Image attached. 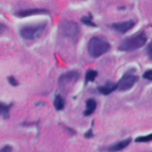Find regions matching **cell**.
<instances>
[{
    "mask_svg": "<svg viewBox=\"0 0 152 152\" xmlns=\"http://www.w3.org/2000/svg\"><path fill=\"white\" fill-rule=\"evenodd\" d=\"M49 13V10L45 8H28L25 10H21L17 11L16 15L19 17H26V16H34V15H43Z\"/></svg>",
    "mask_w": 152,
    "mask_h": 152,
    "instance_id": "8",
    "label": "cell"
},
{
    "mask_svg": "<svg viewBox=\"0 0 152 152\" xmlns=\"http://www.w3.org/2000/svg\"><path fill=\"white\" fill-rule=\"evenodd\" d=\"M111 45L104 39L99 37H93L90 39L88 44V51L92 57L97 58L108 51Z\"/></svg>",
    "mask_w": 152,
    "mask_h": 152,
    "instance_id": "2",
    "label": "cell"
},
{
    "mask_svg": "<svg viewBox=\"0 0 152 152\" xmlns=\"http://www.w3.org/2000/svg\"><path fill=\"white\" fill-rule=\"evenodd\" d=\"M93 136H94V134H93V133H92L91 129H90V130H89L88 132L87 133H86V134H85V137H86V138L93 137Z\"/></svg>",
    "mask_w": 152,
    "mask_h": 152,
    "instance_id": "20",
    "label": "cell"
},
{
    "mask_svg": "<svg viewBox=\"0 0 152 152\" xmlns=\"http://www.w3.org/2000/svg\"><path fill=\"white\" fill-rule=\"evenodd\" d=\"M98 91L103 95H109L114 91L117 90V84L111 82H107L103 86H99L97 88Z\"/></svg>",
    "mask_w": 152,
    "mask_h": 152,
    "instance_id": "10",
    "label": "cell"
},
{
    "mask_svg": "<svg viewBox=\"0 0 152 152\" xmlns=\"http://www.w3.org/2000/svg\"><path fill=\"white\" fill-rule=\"evenodd\" d=\"M12 105H6V104L0 102V115L2 116L3 118L7 119L10 116V110L11 108Z\"/></svg>",
    "mask_w": 152,
    "mask_h": 152,
    "instance_id": "13",
    "label": "cell"
},
{
    "mask_svg": "<svg viewBox=\"0 0 152 152\" xmlns=\"http://www.w3.org/2000/svg\"><path fill=\"white\" fill-rule=\"evenodd\" d=\"M143 78L145 80H148L149 81H151L152 80V71L151 70H148V71H145L143 74Z\"/></svg>",
    "mask_w": 152,
    "mask_h": 152,
    "instance_id": "18",
    "label": "cell"
},
{
    "mask_svg": "<svg viewBox=\"0 0 152 152\" xmlns=\"http://www.w3.org/2000/svg\"><path fill=\"white\" fill-rule=\"evenodd\" d=\"M98 75L97 71L93 69H89L86 71L85 77V83L88 84L90 82H94Z\"/></svg>",
    "mask_w": 152,
    "mask_h": 152,
    "instance_id": "14",
    "label": "cell"
},
{
    "mask_svg": "<svg viewBox=\"0 0 152 152\" xmlns=\"http://www.w3.org/2000/svg\"><path fill=\"white\" fill-rule=\"evenodd\" d=\"M7 81H8L9 84L12 86H17L19 85V82L14 77H12V76H10V77H7Z\"/></svg>",
    "mask_w": 152,
    "mask_h": 152,
    "instance_id": "17",
    "label": "cell"
},
{
    "mask_svg": "<svg viewBox=\"0 0 152 152\" xmlns=\"http://www.w3.org/2000/svg\"><path fill=\"white\" fill-rule=\"evenodd\" d=\"M61 33L65 37L76 42L80 35V28L76 22L71 20H64L60 24Z\"/></svg>",
    "mask_w": 152,
    "mask_h": 152,
    "instance_id": "4",
    "label": "cell"
},
{
    "mask_svg": "<svg viewBox=\"0 0 152 152\" xmlns=\"http://www.w3.org/2000/svg\"><path fill=\"white\" fill-rule=\"evenodd\" d=\"M147 39L148 37L145 32L139 33L122 40L118 49L122 51H133L145 45Z\"/></svg>",
    "mask_w": 152,
    "mask_h": 152,
    "instance_id": "1",
    "label": "cell"
},
{
    "mask_svg": "<svg viewBox=\"0 0 152 152\" xmlns=\"http://www.w3.org/2000/svg\"><path fill=\"white\" fill-rule=\"evenodd\" d=\"M139 80L138 76L131 73H126L117 83V89L119 91H128L132 88Z\"/></svg>",
    "mask_w": 152,
    "mask_h": 152,
    "instance_id": "5",
    "label": "cell"
},
{
    "mask_svg": "<svg viewBox=\"0 0 152 152\" xmlns=\"http://www.w3.org/2000/svg\"><path fill=\"white\" fill-rule=\"evenodd\" d=\"M53 105L57 111H62L65 108V99L62 96L57 94L56 95L53 100Z\"/></svg>",
    "mask_w": 152,
    "mask_h": 152,
    "instance_id": "12",
    "label": "cell"
},
{
    "mask_svg": "<svg viewBox=\"0 0 152 152\" xmlns=\"http://www.w3.org/2000/svg\"><path fill=\"white\" fill-rule=\"evenodd\" d=\"M147 52H148V55L149 56L150 59H151V54H152V51H151V44H148V48H147Z\"/></svg>",
    "mask_w": 152,
    "mask_h": 152,
    "instance_id": "21",
    "label": "cell"
},
{
    "mask_svg": "<svg viewBox=\"0 0 152 152\" xmlns=\"http://www.w3.org/2000/svg\"><path fill=\"white\" fill-rule=\"evenodd\" d=\"M12 151H13V148L9 145H6L0 148V152H12Z\"/></svg>",
    "mask_w": 152,
    "mask_h": 152,
    "instance_id": "19",
    "label": "cell"
},
{
    "mask_svg": "<svg viewBox=\"0 0 152 152\" xmlns=\"http://www.w3.org/2000/svg\"><path fill=\"white\" fill-rule=\"evenodd\" d=\"M80 74L77 71H71L62 74L58 80V84L62 88L74 84L80 78Z\"/></svg>",
    "mask_w": 152,
    "mask_h": 152,
    "instance_id": "6",
    "label": "cell"
},
{
    "mask_svg": "<svg viewBox=\"0 0 152 152\" xmlns=\"http://www.w3.org/2000/svg\"><path fill=\"white\" fill-rule=\"evenodd\" d=\"M152 140V134H150L146 135V136H141L138 137L135 139V142H151Z\"/></svg>",
    "mask_w": 152,
    "mask_h": 152,
    "instance_id": "16",
    "label": "cell"
},
{
    "mask_svg": "<svg viewBox=\"0 0 152 152\" xmlns=\"http://www.w3.org/2000/svg\"><path fill=\"white\" fill-rule=\"evenodd\" d=\"M81 22H83L84 25H88V26H91V27L96 26V24H95L94 22H93V20H92V17L90 16V15L83 16V17L81 19Z\"/></svg>",
    "mask_w": 152,
    "mask_h": 152,
    "instance_id": "15",
    "label": "cell"
},
{
    "mask_svg": "<svg viewBox=\"0 0 152 152\" xmlns=\"http://www.w3.org/2000/svg\"><path fill=\"white\" fill-rule=\"evenodd\" d=\"M6 30H7V27L4 25H3V24L0 23V34H2Z\"/></svg>",
    "mask_w": 152,
    "mask_h": 152,
    "instance_id": "22",
    "label": "cell"
},
{
    "mask_svg": "<svg viewBox=\"0 0 152 152\" xmlns=\"http://www.w3.org/2000/svg\"><path fill=\"white\" fill-rule=\"evenodd\" d=\"M46 28V23L24 25L19 30L20 36L25 40H34L38 38Z\"/></svg>",
    "mask_w": 152,
    "mask_h": 152,
    "instance_id": "3",
    "label": "cell"
},
{
    "mask_svg": "<svg viewBox=\"0 0 152 152\" xmlns=\"http://www.w3.org/2000/svg\"><path fill=\"white\" fill-rule=\"evenodd\" d=\"M96 108V102L94 99H88L86 102V110L84 111L85 116H90L93 114Z\"/></svg>",
    "mask_w": 152,
    "mask_h": 152,
    "instance_id": "11",
    "label": "cell"
},
{
    "mask_svg": "<svg viewBox=\"0 0 152 152\" xmlns=\"http://www.w3.org/2000/svg\"><path fill=\"white\" fill-rule=\"evenodd\" d=\"M135 25V22L134 20H127L123 22H114L111 25V28H113L114 31L120 33V34H126L132 28H133Z\"/></svg>",
    "mask_w": 152,
    "mask_h": 152,
    "instance_id": "7",
    "label": "cell"
},
{
    "mask_svg": "<svg viewBox=\"0 0 152 152\" xmlns=\"http://www.w3.org/2000/svg\"><path fill=\"white\" fill-rule=\"evenodd\" d=\"M131 142H132L131 138H126V139L119 141L116 143H114L112 145H109V146L106 147V148H104V150L108 152H117L122 151V150L125 149L131 143Z\"/></svg>",
    "mask_w": 152,
    "mask_h": 152,
    "instance_id": "9",
    "label": "cell"
}]
</instances>
